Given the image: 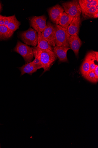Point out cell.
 I'll return each mask as SVG.
<instances>
[{
  "label": "cell",
  "mask_w": 98,
  "mask_h": 148,
  "mask_svg": "<svg viewBox=\"0 0 98 148\" xmlns=\"http://www.w3.org/2000/svg\"><path fill=\"white\" fill-rule=\"evenodd\" d=\"M34 56L38 59L41 62L44 73L49 70L51 67L57 57L53 51L49 50H42L36 47L32 48Z\"/></svg>",
  "instance_id": "obj_1"
},
{
  "label": "cell",
  "mask_w": 98,
  "mask_h": 148,
  "mask_svg": "<svg viewBox=\"0 0 98 148\" xmlns=\"http://www.w3.org/2000/svg\"><path fill=\"white\" fill-rule=\"evenodd\" d=\"M55 46L70 48L68 41L70 35L68 34V30L58 25H55Z\"/></svg>",
  "instance_id": "obj_2"
},
{
  "label": "cell",
  "mask_w": 98,
  "mask_h": 148,
  "mask_svg": "<svg viewBox=\"0 0 98 148\" xmlns=\"http://www.w3.org/2000/svg\"><path fill=\"white\" fill-rule=\"evenodd\" d=\"M14 51L19 54L23 58L26 63L32 62L33 59L32 48L19 41H18Z\"/></svg>",
  "instance_id": "obj_3"
},
{
  "label": "cell",
  "mask_w": 98,
  "mask_h": 148,
  "mask_svg": "<svg viewBox=\"0 0 98 148\" xmlns=\"http://www.w3.org/2000/svg\"><path fill=\"white\" fill-rule=\"evenodd\" d=\"M20 37L22 41L27 45L36 47L38 42V34L30 27L26 31L22 32Z\"/></svg>",
  "instance_id": "obj_4"
},
{
  "label": "cell",
  "mask_w": 98,
  "mask_h": 148,
  "mask_svg": "<svg viewBox=\"0 0 98 148\" xmlns=\"http://www.w3.org/2000/svg\"><path fill=\"white\" fill-rule=\"evenodd\" d=\"M65 12L73 17L76 15L81 14V10L78 1H68L62 4Z\"/></svg>",
  "instance_id": "obj_5"
},
{
  "label": "cell",
  "mask_w": 98,
  "mask_h": 148,
  "mask_svg": "<svg viewBox=\"0 0 98 148\" xmlns=\"http://www.w3.org/2000/svg\"><path fill=\"white\" fill-rule=\"evenodd\" d=\"M55 29V25L50 22L48 21L47 23L46 28L41 33L43 37L51 47H54Z\"/></svg>",
  "instance_id": "obj_6"
},
{
  "label": "cell",
  "mask_w": 98,
  "mask_h": 148,
  "mask_svg": "<svg viewBox=\"0 0 98 148\" xmlns=\"http://www.w3.org/2000/svg\"><path fill=\"white\" fill-rule=\"evenodd\" d=\"M47 19L45 15L34 16L30 20V26L37 33H41L46 28Z\"/></svg>",
  "instance_id": "obj_7"
},
{
  "label": "cell",
  "mask_w": 98,
  "mask_h": 148,
  "mask_svg": "<svg viewBox=\"0 0 98 148\" xmlns=\"http://www.w3.org/2000/svg\"><path fill=\"white\" fill-rule=\"evenodd\" d=\"M91 60L98 61L97 51H91L88 53L83 61L80 68V71L83 76L90 71V61Z\"/></svg>",
  "instance_id": "obj_8"
},
{
  "label": "cell",
  "mask_w": 98,
  "mask_h": 148,
  "mask_svg": "<svg viewBox=\"0 0 98 148\" xmlns=\"http://www.w3.org/2000/svg\"><path fill=\"white\" fill-rule=\"evenodd\" d=\"M48 11L49 18L51 21L55 25H58L64 12L63 7L57 4L49 9Z\"/></svg>",
  "instance_id": "obj_9"
},
{
  "label": "cell",
  "mask_w": 98,
  "mask_h": 148,
  "mask_svg": "<svg viewBox=\"0 0 98 148\" xmlns=\"http://www.w3.org/2000/svg\"><path fill=\"white\" fill-rule=\"evenodd\" d=\"M80 15L81 14H78L74 17L69 25L68 32L70 35H78L81 23Z\"/></svg>",
  "instance_id": "obj_10"
},
{
  "label": "cell",
  "mask_w": 98,
  "mask_h": 148,
  "mask_svg": "<svg viewBox=\"0 0 98 148\" xmlns=\"http://www.w3.org/2000/svg\"><path fill=\"white\" fill-rule=\"evenodd\" d=\"M68 44L70 48L72 49L76 56L78 55L79 49L81 46L82 42L78 35H73L70 36Z\"/></svg>",
  "instance_id": "obj_11"
},
{
  "label": "cell",
  "mask_w": 98,
  "mask_h": 148,
  "mask_svg": "<svg viewBox=\"0 0 98 148\" xmlns=\"http://www.w3.org/2000/svg\"><path fill=\"white\" fill-rule=\"evenodd\" d=\"M70 49L69 47L55 46L53 48V51L60 62H68L67 54Z\"/></svg>",
  "instance_id": "obj_12"
},
{
  "label": "cell",
  "mask_w": 98,
  "mask_h": 148,
  "mask_svg": "<svg viewBox=\"0 0 98 148\" xmlns=\"http://www.w3.org/2000/svg\"><path fill=\"white\" fill-rule=\"evenodd\" d=\"M37 34L38 42L36 47L41 49L53 51V48L49 45L46 40L43 37L41 33L39 32Z\"/></svg>",
  "instance_id": "obj_13"
},
{
  "label": "cell",
  "mask_w": 98,
  "mask_h": 148,
  "mask_svg": "<svg viewBox=\"0 0 98 148\" xmlns=\"http://www.w3.org/2000/svg\"><path fill=\"white\" fill-rule=\"evenodd\" d=\"M21 72V75L27 73L30 75L36 72L38 70L33 64L32 62L26 63L22 66L19 68Z\"/></svg>",
  "instance_id": "obj_14"
},
{
  "label": "cell",
  "mask_w": 98,
  "mask_h": 148,
  "mask_svg": "<svg viewBox=\"0 0 98 148\" xmlns=\"http://www.w3.org/2000/svg\"><path fill=\"white\" fill-rule=\"evenodd\" d=\"M74 18L64 12L60 18L58 25L68 30V27Z\"/></svg>",
  "instance_id": "obj_15"
},
{
  "label": "cell",
  "mask_w": 98,
  "mask_h": 148,
  "mask_svg": "<svg viewBox=\"0 0 98 148\" xmlns=\"http://www.w3.org/2000/svg\"><path fill=\"white\" fill-rule=\"evenodd\" d=\"M14 32L9 29L7 27L0 25V40H5L11 38Z\"/></svg>",
  "instance_id": "obj_16"
},
{
  "label": "cell",
  "mask_w": 98,
  "mask_h": 148,
  "mask_svg": "<svg viewBox=\"0 0 98 148\" xmlns=\"http://www.w3.org/2000/svg\"><path fill=\"white\" fill-rule=\"evenodd\" d=\"M20 23L18 21L15 15L12 16V18L7 26V27L13 32L19 28Z\"/></svg>",
  "instance_id": "obj_17"
},
{
  "label": "cell",
  "mask_w": 98,
  "mask_h": 148,
  "mask_svg": "<svg viewBox=\"0 0 98 148\" xmlns=\"http://www.w3.org/2000/svg\"><path fill=\"white\" fill-rule=\"evenodd\" d=\"M98 12L95 7L91 6L89 10L82 13V19L86 20L92 18V17L96 12Z\"/></svg>",
  "instance_id": "obj_18"
},
{
  "label": "cell",
  "mask_w": 98,
  "mask_h": 148,
  "mask_svg": "<svg viewBox=\"0 0 98 148\" xmlns=\"http://www.w3.org/2000/svg\"><path fill=\"white\" fill-rule=\"evenodd\" d=\"M86 79L93 83H96L98 81V78L95 75L94 71H89L83 76Z\"/></svg>",
  "instance_id": "obj_19"
},
{
  "label": "cell",
  "mask_w": 98,
  "mask_h": 148,
  "mask_svg": "<svg viewBox=\"0 0 98 148\" xmlns=\"http://www.w3.org/2000/svg\"><path fill=\"white\" fill-rule=\"evenodd\" d=\"M78 1L81 9L82 13L85 12L91 7V4L83 2L82 1V0H79Z\"/></svg>",
  "instance_id": "obj_20"
},
{
  "label": "cell",
  "mask_w": 98,
  "mask_h": 148,
  "mask_svg": "<svg viewBox=\"0 0 98 148\" xmlns=\"http://www.w3.org/2000/svg\"><path fill=\"white\" fill-rule=\"evenodd\" d=\"M32 62L33 64L38 70L43 68V66L38 59L35 58V59L32 61Z\"/></svg>",
  "instance_id": "obj_21"
},
{
  "label": "cell",
  "mask_w": 98,
  "mask_h": 148,
  "mask_svg": "<svg viewBox=\"0 0 98 148\" xmlns=\"http://www.w3.org/2000/svg\"><path fill=\"white\" fill-rule=\"evenodd\" d=\"M95 61L91 60L90 61V71H93L95 69L96 64L95 63Z\"/></svg>",
  "instance_id": "obj_22"
},
{
  "label": "cell",
  "mask_w": 98,
  "mask_h": 148,
  "mask_svg": "<svg viewBox=\"0 0 98 148\" xmlns=\"http://www.w3.org/2000/svg\"><path fill=\"white\" fill-rule=\"evenodd\" d=\"M6 16L0 15V25H4Z\"/></svg>",
  "instance_id": "obj_23"
},
{
  "label": "cell",
  "mask_w": 98,
  "mask_h": 148,
  "mask_svg": "<svg viewBox=\"0 0 98 148\" xmlns=\"http://www.w3.org/2000/svg\"><path fill=\"white\" fill-rule=\"evenodd\" d=\"M12 16L8 17H5V21L4 25L6 26H7L9 23V22L10 20L12 18Z\"/></svg>",
  "instance_id": "obj_24"
},
{
  "label": "cell",
  "mask_w": 98,
  "mask_h": 148,
  "mask_svg": "<svg viewBox=\"0 0 98 148\" xmlns=\"http://www.w3.org/2000/svg\"><path fill=\"white\" fill-rule=\"evenodd\" d=\"M96 77L98 78V65H96V68L93 71Z\"/></svg>",
  "instance_id": "obj_25"
},
{
  "label": "cell",
  "mask_w": 98,
  "mask_h": 148,
  "mask_svg": "<svg viewBox=\"0 0 98 148\" xmlns=\"http://www.w3.org/2000/svg\"><path fill=\"white\" fill-rule=\"evenodd\" d=\"M98 4V0H93V1L91 3V6L95 7Z\"/></svg>",
  "instance_id": "obj_26"
},
{
  "label": "cell",
  "mask_w": 98,
  "mask_h": 148,
  "mask_svg": "<svg viewBox=\"0 0 98 148\" xmlns=\"http://www.w3.org/2000/svg\"><path fill=\"white\" fill-rule=\"evenodd\" d=\"M98 18V12H96L95 13L92 17V18Z\"/></svg>",
  "instance_id": "obj_27"
},
{
  "label": "cell",
  "mask_w": 98,
  "mask_h": 148,
  "mask_svg": "<svg viewBox=\"0 0 98 148\" xmlns=\"http://www.w3.org/2000/svg\"><path fill=\"white\" fill-rule=\"evenodd\" d=\"M95 8L97 11H98V4L95 7Z\"/></svg>",
  "instance_id": "obj_28"
},
{
  "label": "cell",
  "mask_w": 98,
  "mask_h": 148,
  "mask_svg": "<svg viewBox=\"0 0 98 148\" xmlns=\"http://www.w3.org/2000/svg\"><path fill=\"white\" fill-rule=\"evenodd\" d=\"M2 8V7L1 5V3H0V12H1V11Z\"/></svg>",
  "instance_id": "obj_29"
}]
</instances>
